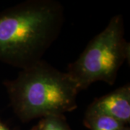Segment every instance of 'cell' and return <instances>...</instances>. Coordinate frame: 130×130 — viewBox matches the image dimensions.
Here are the masks:
<instances>
[{
    "instance_id": "6da1fadb",
    "label": "cell",
    "mask_w": 130,
    "mask_h": 130,
    "mask_svg": "<svg viewBox=\"0 0 130 130\" xmlns=\"http://www.w3.org/2000/svg\"><path fill=\"white\" fill-rule=\"evenodd\" d=\"M64 22L55 0H27L0 12V61L23 70L42 60Z\"/></svg>"
},
{
    "instance_id": "7a4b0ae2",
    "label": "cell",
    "mask_w": 130,
    "mask_h": 130,
    "mask_svg": "<svg viewBox=\"0 0 130 130\" xmlns=\"http://www.w3.org/2000/svg\"><path fill=\"white\" fill-rule=\"evenodd\" d=\"M5 85L14 112L23 122L64 116L77 108L79 90L74 80L43 60L21 70Z\"/></svg>"
},
{
    "instance_id": "3957f363",
    "label": "cell",
    "mask_w": 130,
    "mask_h": 130,
    "mask_svg": "<svg viewBox=\"0 0 130 130\" xmlns=\"http://www.w3.org/2000/svg\"><path fill=\"white\" fill-rule=\"evenodd\" d=\"M130 55L129 43L124 38L121 14L114 15L106 27L89 42L67 73L79 91L98 81L113 85L122 64Z\"/></svg>"
},
{
    "instance_id": "277c9868",
    "label": "cell",
    "mask_w": 130,
    "mask_h": 130,
    "mask_svg": "<svg viewBox=\"0 0 130 130\" xmlns=\"http://www.w3.org/2000/svg\"><path fill=\"white\" fill-rule=\"evenodd\" d=\"M103 115L126 124L130 121V86L129 84L91 103L85 116Z\"/></svg>"
},
{
    "instance_id": "5b68a950",
    "label": "cell",
    "mask_w": 130,
    "mask_h": 130,
    "mask_svg": "<svg viewBox=\"0 0 130 130\" xmlns=\"http://www.w3.org/2000/svg\"><path fill=\"white\" fill-rule=\"evenodd\" d=\"M84 124L90 130H121L126 124L103 115L85 116Z\"/></svg>"
},
{
    "instance_id": "8992f818",
    "label": "cell",
    "mask_w": 130,
    "mask_h": 130,
    "mask_svg": "<svg viewBox=\"0 0 130 130\" xmlns=\"http://www.w3.org/2000/svg\"><path fill=\"white\" fill-rule=\"evenodd\" d=\"M39 130H71L64 116H51L43 118L38 124Z\"/></svg>"
},
{
    "instance_id": "52a82bcc",
    "label": "cell",
    "mask_w": 130,
    "mask_h": 130,
    "mask_svg": "<svg viewBox=\"0 0 130 130\" xmlns=\"http://www.w3.org/2000/svg\"><path fill=\"white\" fill-rule=\"evenodd\" d=\"M0 130H10L9 128H7L5 125H4L3 124H2L0 122Z\"/></svg>"
},
{
    "instance_id": "ba28073f",
    "label": "cell",
    "mask_w": 130,
    "mask_h": 130,
    "mask_svg": "<svg viewBox=\"0 0 130 130\" xmlns=\"http://www.w3.org/2000/svg\"><path fill=\"white\" fill-rule=\"evenodd\" d=\"M121 130H130V129L129 127H128L127 126L125 125L124 126H123V128H122Z\"/></svg>"
},
{
    "instance_id": "9c48e42d",
    "label": "cell",
    "mask_w": 130,
    "mask_h": 130,
    "mask_svg": "<svg viewBox=\"0 0 130 130\" xmlns=\"http://www.w3.org/2000/svg\"><path fill=\"white\" fill-rule=\"evenodd\" d=\"M30 130H39L38 129V124L36 126H33V127H32V129H31Z\"/></svg>"
}]
</instances>
